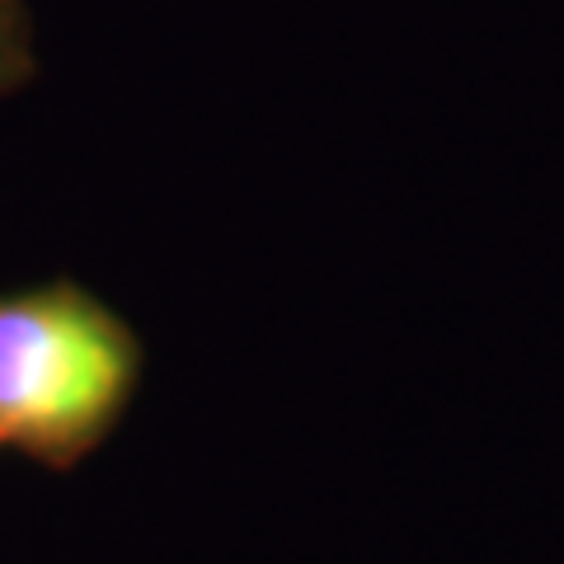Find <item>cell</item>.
I'll use <instances>...</instances> for the list:
<instances>
[{
	"label": "cell",
	"mask_w": 564,
	"mask_h": 564,
	"mask_svg": "<svg viewBox=\"0 0 564 564\" xmlns=\"http://www.w3.org/2000/svg\"><path fill=\"white\" fill-rule=\"evenodd\" d=\"M33 76H39V52H33L29 0H0V99L24 90Z\"/></svg>",
	"instance_id": "2"
},
{
	"label": "cell",
	"mask_w": 564,
	"mask_h": 564,
	"mask_svg": "<svg viewBox=\"0 0 564 564\" xmlns=\"http://www.w3.org/2000/svg\"><path fill=\"white\" fill-rule=\"evenodd\" d=\"M137 329L70 278L0 292V452L76 466L141 386Z\"/></svg>",
	"instance_id": "1"
}]
</instances>
